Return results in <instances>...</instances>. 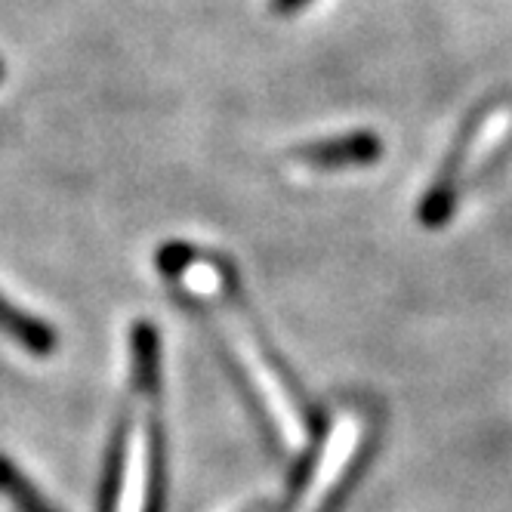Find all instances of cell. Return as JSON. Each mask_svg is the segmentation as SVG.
Instances as JSON below:
<instances>
[{
  "instance_id": "obj_3",
  "label": "cell",
  "mask_w": 512,
  "mask_h": 512,
  "mask_svg": "<svg viewBox=\"0 0 512 512\" xmlns=\"http://www.w3.org/2000/svg\"><path fill=\"white\" fill-rule=\"evenodd\" d=\"M133 374L139 389H155L158 386V368H161V355H158V334L152 321H136L133 324Z\"/></svg>"
},
{
  "instance_id": "obj_1",
  "label": "cell",
  "mask_w": 512,
  "mask_h": 512,
  "mask_svg": "<svg viewBox=\"0 0 512 512\" xmlns=\"http://www.w3.org/2000/svg\"><path fill=\"white\" fill-rule=\"evenodd\" d=\"M300 161L324 167V170H334V167H368L374 161H380L383 155V142L377 133H346L337 139H321L312 145H303V149L294 152Z\"/></svg>"
},
{
  "instance_id": "obj_6",
  "label": "cell",
  "mask_w": 512,
  "mask_h": 512,
  "mask_svg": "<svg viewBox=\"0 0 512 512\" xmlns=\"http://www.w3.org/2000/svg\"><path fill=\"white\" fill-rule=\"evenodd\" d=\"M0 78H4V62H0Z\"/></svg>"
},
{
  "instance_id": "obj_5",
  "label": "cell",
  "mask_w": 512,
  "mask_h": 512,
  "mask_svg": "<svg viewBox=\"0 0 512 512\" xmlns=\"http://www.w3.org/2000/svg\"><path fill=\"white\" fill-rule=\"evenodd\" d=\"M306 4H309V0H272V13L275 16H294Z\"/></svg>"
},
{
  "instance_id": "obj_4",
  "label": "cell",
  "mask_w": 512,
  "mask_h": 512,
  "mask_svg": "<svg viewBox=\"0 0 512 512\" xmlns=\"http://www.w3.org/2000/svg\"><path fill=\"white\" fill-rule=\"evenodd\" d=\"M0 491H4L22 512H56L7 457H0Z\"/></svg>"
},
{
  "instance_id": "obj_2",
  "label": "cell",
  "mask_w": 512,
  "mask_h": 512,
  "mask_svg": "<svg viewBox=\"0 0 512 512\" xmlns=\"http://www.w3.org/2000/svg\"><path fill=\"white\" fill-rule=\"evenodd\" d=\"M0 334H7L10 340H16L25 352L31 355H38V358H47L56 352V331L41 321V318H34L28 315L25 309L13 306L4 294H0Z\"/></svg>"
}]
</instances>
